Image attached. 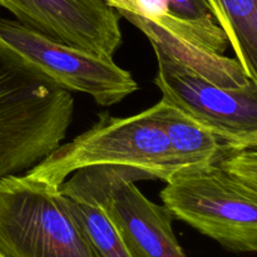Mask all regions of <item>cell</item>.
<instances>
[{
	"label": "cell",
	"mask_w": 257,
	"mask_h": 257,
	"mask_svg": "<svg viewBox=\"0 0 257 257\" xmlns=\"http://www.w3.org/2000/svg\"><path fill=\"white\" fill-rule=\"evenodd\" d=\"M160 197L173 218L226 250L257 251V147L180 168Z\"/></svg>",
	"instance_id": "6da1fadb"
},
{
	"label": "cell",
	"mask_w": 257,
	"mask_h": 257,
	"mask_svg": "<svg viewBox=\"0 0 257 257\" xmlns=\"http://www.w3.org/2000/svg\"><path fill=\"white\" fill-rule=\"evenodd\" d=\"M72 93L20 62L0 40V180L23 175L67 137Z\"/></svg>",
	"instance_id": "7a4b0ae2"
},
{
	"label": "cell",
	"mask_w": 257,
	"mask_h": 257,
	"mask_svg": "<svg viewBox=\"0 0 257 257\" xmlns=\"http://www.w3.org/2000/svg\"><path fill=\"white\" fill-rule=\"evenodd\" d=\"M89 167L131 168L147 180L166 183L185 166L171 148L152 105L128 117L99 113L87 131L60 143L25 175L57 191L73 173Z\"/></svg>",
	"instance_id": "3957f363"
},
{
	"label": "cell",
	"mask_w": 257,
	"mask_h": 257,
	"mask_svg": "<svg viewBox=\"0 0 257 257\" xmlns=\"http://www.w3.org/2000/svg\"><path fill=\"white\" fill-rule=\"evenodd\" d=\"M0 253L98 257L58 190L25 173L0 180Z\"/></svg>",
	"instance_id": "277c9868"
},
{
	"label": "cell",
	"mask_w": 257,
	"mask_h": 257,
	"mask_svg": "<svg viewBox=\"0 0 257 257\" xmlns=\"http://www.w3.org/2000/svg\"><path fill=\"white\" fill-rule=\"evenodd\" d=\"M0 40L20 62L58 87L88 94L102 107L117 104L138 90L132 74L113 59L63 44L15 19L0 18Z\"/></svg>",
	"instance_id": "5b68a950"
},
{
	"label": "cell",
	"mask_w": 257,
	"mask_h": 257,
	"mask_svg": "<svg viewBox=\"0 0 257 257\" xmlns=\"http://www.w3.org/2000/svg\"><path fill=\"white\" fill-rule=\"evenodd\" d=\"M124 240L133 257H187L165 206L148 200L136 186L145 175L131 168L79 170Z\"/></svg>",
	"instance_id": "8992f818"
},
{
	"label": "cell",
	"mask_w": 257,
	"mask_h": 257,
	"mask_svg": "<svg viewBox=\"0 0 257 257\" xmlns=\"http://www.w3.org/2000/svg\"><path fill=\"white\" fill-rule=\"evenodd\" d=\"M20 24L63 44L113 59L122 45L120 17L104 0H0Z\"/></svg>",
	"instance_id": "52a82bcc"
},
{
	"label": "cell",
	"mask_w": 257,
	"mask_h": 257,
	"mask_svg": "<svg viewBox=\"0 0 257 257\" xmlns=\"http://www.w3.org/2000/svg\"><path fill=\"white\" fill-rule=\"evenodd\" d=\"M155 83L162 99L222 130L257 137V83L240 89L220 87L161 53Z\"/></svg>",
	"instance_id": "ba28073f"
},
{
	"label": "cell",
	"mask_w": 257,
	"mask_h": 257,
	"mask_svg": "<svg viewBox=\"0 0 257 257\" xmlns=\"http://www.w3.org/2000/svg\"><path fill=\"white\" fill-rule=\"evenodd\" d=\"M117 13L148 38L155 52L166 55L220 87L240 89L256 82L248 78L236 58H227L215 52L203 42L165 20H152L128 12Z\"/></svg>",
	"instance_id": "9c48e42d"
},
{
	"label": "cell",
	"mask_w": 257,
	"mask_h": 257,
	"mask_svg": "<svg viewBox=\"0 0 257 257\" xmlns=\"http://www.w3.org/2000/svg\"><path fill=\"white\" fill-rule=\"evenodd\" d=\"M153 107L171 148L185 167L212 162L233 151L257 147V137L237 135L208 124L165 99Z\"/></svg>",
	"instance_id": "30bf717a"
},
{
	"label": "cell",
	"mask_w": 257,
	"mask_h": 257,
	"mask_svg": "<svg viewBox=\"0 0 257 257\" xmlns=\"http://www.w3.org/2000/svg\"><path fill=\"white\" fill-rule=\"evenodd\" d=\"M58 192L98 257H133L119 231L79 171L65 180Z\"/></svg>",
	"instance_id": "8fae6325"
},
{
	"label": "cell",
	"mask_w": 257,
	"mask_h": 257,
	"mask_svg": "<svg viewBox=\"0 0 257 257\" xmlns=\"http://www.w3.org/2000/svg\"><path fill=\"white\" fill-rule=\"evenodd\" d=\"M235 58L257 82V0H205Z\"/></svg>",
	"instance_id": "7c38bea8"
},
{
	"label": "cell",
	"mask_w": 257,
	"mask_h": 257,
	"mask_svg": "<svg viewBox=\"0 0 257 257\" xmlns=\"http://www.w3.org/2000/svg\"><path fill=\"white\" fill-rule=\"evenodd\" d=\"M104 2L117 12H128L142 15V10L138 5L137 0H104Z\"/></svg>",
	"instance_id": "4fadbf2b"
},
{
	"label": "cell",
	"mask_w": 257,
	"mask_h": 257,
	"mask_svg": "<svg viewBox=\"0 0 257 257\" xmlns=\"http://www.w3.org/2000/svg\"><path fill=\"white\" fill-rule=\"evenodd\" d=\"M0 257H5L4 255H2V253H0Z\"/></svg>",
	"instance_id": "5bb4252c"
}]
</instances>
